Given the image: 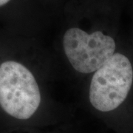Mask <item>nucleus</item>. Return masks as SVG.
Here are the masks:
<instances>
[{
  "mask_svg": "<svg viewBox=\"0 0 133 133\" xmlns=\"http://www.w3.org/2000/svg\"><path fill=\"white\" fill-rule=\"evenodd\" d=\"M41 92L33 73L21 63L0 65V106L15 118L29 119L41 104Z\"/></svg>",
  "mask_w": 133,
  "mask_h": 133,
  "instance_id": "nucleus-1",
  "label": "nucleus"
},
{
  "mask_svg": "<svg viewBox=\"0 0 133 133\" xmlns=\"http://www.w3.org/2000/svg\"><path fill=\"white\" fill-rule=\"evenodd\" d=\"M132 82L129 59L121 53H115L93 74L89 92L90 104L103 112L117 109L127 98Z\"/></svg>",
  "mask_w": 133,
  "mask_h": 133,
  "instance_id": "nucleus-2",
  "label": "nucleus"
},
{
  "mask_svg": "<svg viewBox=\"0 0 133 133\" xmlns=\"http://www.w3.org/2000/svg\"><path fill=\"white\" fill-rule=\"evenodd\" d=\"M64 51L76 71L95 72L115 53L116 43L102 30L88 32L78 26L64 31L62 38Z\"/></svg>",
  "mask_w": 133,
  "mask_h": 133,
  "instance_id": "nucleus-3",
  "label": "nucleus"
},
{
  "mask_svg": "<svg viewBox=\"0 0 133 133\" xmlns=\"http://www.w3.org/2000/svg\"><path fill=\"white\" fill-rule=\"evenodd\" d=\"M11 0H0V7L7 5Z\"/></svg>",
  "mask_w": 133,
  "mask_h": 133,
  "instance_id": "nucleus-4",
  "label": "nucleus"
}]
</instances>
